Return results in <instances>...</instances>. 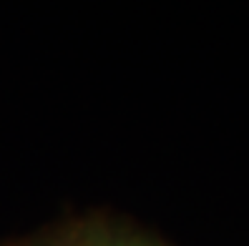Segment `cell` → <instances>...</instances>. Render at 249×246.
Masks as SVG:
<instances>
[{"instance_id": "6da1fadb", "label": "cell", "mask_w": 249, "mask_h": 246, "mask_svg": "<svg viewBox=\"0 0 249 246\" xmlns=\"http://www.w3.org/2000/svg\"><path fill=\"white\" fill-rule=\"evenodd\" d=\"M89 246H151L134 236L121 234H104V231H89Z\"/></svg>"}, {"instance_id": "7a4b0ae2", "label": "cell", "mask_w": 249, "mask_h": 246, "mask_svg": "<svg viewBox=\"0 0 249 246\" xmlns=\"http://www.w3.org/2000/svg\"><path fill=\"white\" fill-rule=\"evenodd\" d=\"M40 246H89V231H68V234H58Z\"/></svg>"}]
</instances>
